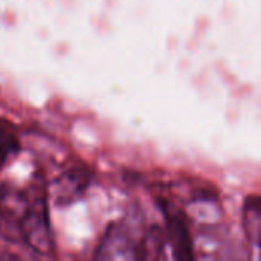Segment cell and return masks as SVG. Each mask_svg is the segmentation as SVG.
<instances>
[{
	"label": "cell",
	"mask_w": 261,
	"mask_h": 261,
	"mask_svg": "<svg viewBox=\"0 0 261 261\" xmlns=\"http://www.w3.org/2000/svg\"><path fill=\"white\" fill-rule=\"evenodd\" d=\"M85 180L83 175L77 171L72 172H66L63 177H60L56 181V188H54V198L56 203L59 204H65L69 203L72 198H75L85 188Z\"/></svg>",
	"instance_id": "obj_4"
},
{
	"label": "cell",
	"mask_w": 261,
	"mask_h": 261,
	"mask_svg": "<svg viewBox=\"0 0 261 261\" xmlns=\"http://www.w3.org/2000/svg\"><path fill=\"white\" fill-rule=\"evenodd\" d=\"M94 261H139V246L123 227L112 226L103 235Z\"/></svg>",
	"instance_id": "obj_2"
},
{
	"label": "cell",
	"mask_w": 261,
	"mask_h": 261,
	"mask_svg": "<svg viewBox=\"0 0 261 261\" xmlns=\"http://www.w3.org/2000/svg\"><path fill=\"white\" fill-rule=\"evenodd\" d=\"M244 229L247 237L261 247V200H250L246 203Z\"/></svg>",
	"instance_id": "obj_5"
},
{
	"label": "cell",
	"mask_w": 261,
	"mask_h": 261,
	"mask_svg": "<svg viewBox=\"0 0 261 261\" xmlns=\"http://www.w3.org/2000/svg\"><path fill=\"white\" fill-rule=\"evenodd\" d=\"M20 230L28 244L40 255H51L54 252V238L51 230L49 212L45 198H36L20 218Z\"/></svg>",
	"instance_id": "obj_1"
},
{
	"label": "cell",
	"mask_w": 261,
	"mask_h": 261,
	"mask_svg": "<svg viewBox=\"0 0 261 261\" xmlns=\"http://www.w3.org/2000/svg\"><path fill=\"white\" fill-rule=\"evenodd\" d=\"M259 261H261V256H259Z\"/></svg>",
	"instance_id": "obj_6"
},
{
	"label": "cell",
	"mask_w": 261,
	"mask_h": 261,
	"mask_svg": "<svg viewBox=\"0 0 261 261\" xmlns=\"http://www.w3.org/2000/svg\"><path fill=\"white\" fill-rule=\"evenodd\" d=\"M168 240L175 261H194L192 238L178 212L168 214Z\"/></svg>",
	"instance_id": "obj_3"
}]
</instances>
